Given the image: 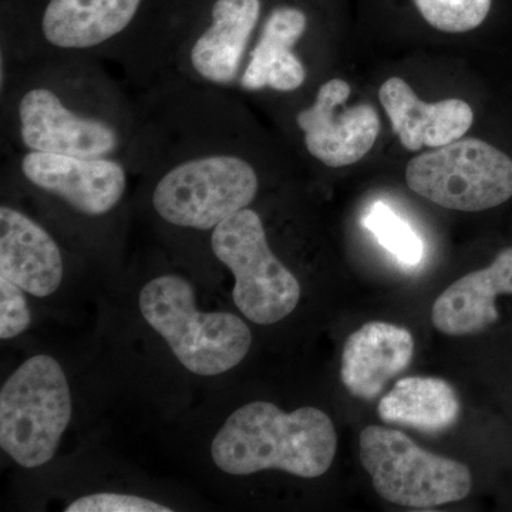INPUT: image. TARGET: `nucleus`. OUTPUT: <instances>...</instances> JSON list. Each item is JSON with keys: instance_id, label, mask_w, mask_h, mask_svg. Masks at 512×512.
Segmentation results:
<instances>
[{"instance_id": "1", "label": "nucleus", "mask_w": 512, "mask_h": 512, "mask_svg": "<svg viewBox=\"0 0 512 512\" xmlns=\"http://www.w3.org/2000/svg\"><path fill=\"white\" fill-rule=\"evenodd\" d=\"M87 57H40L8 96L10 137L23 151L136 163L141 119L84 70Z\"/></svg>"}, {"instance_id": "2", "label": "nucleus", "mask_w": 512, "mask_h": 512, "mask_svg": "<svg viewBox=\"0 0 512 512\" xmlns=\"http://www.w3.org/2000/svg\"><path fill=\"white\" fill-rule=\"evenodd\" d=\"M157 144L140 136L137 164L160 165L151 190L158 217L177 228L214 231L249 208L259 191L255 165L224 146V136H184Z\"/></svg>"}, {"instance_id": "3", "label": "nucleus", "mask_w": 512, "mask_h": 512, "mask_svg": "<svg viewBox=\"0 0 512 512\" xmlns=\"http://www.w3.org/2000/svg\"><path fill=\"white\" fill-rule=\"evenodd\" d=\"M338 434L328 414L316 407L286 413L274 403L254 402L235 410L211 446L215 466L231 476L281 470L302 478L328 473Z\"/></svg>"}, {"instance_id": "4", "label": "nucleus", "mask_w": 512, "mask_h": 512, "mask_svg": "<svg viewBox=\"0 0 512 512\" xmlns=\"http://www.w3.org/2000/svg\"><path fill=\"white\" fill-rule=\"evenodd\" d=\"M140 311L194 375L217 376L238 366L252 345L251 330L234 313L198 311L183 276L163 275L141 289Z\"/></svg>"}, {"instance_id": "5", "label": "nucleus", "mask_w": 512, "mask_h": 512, "mask_svg": "<svg viewBox=\"0 0 512 512\" xmlns=\"http://www.w3.org/2000/svg\"><path fill=\"white\" fill-rule=\"evenodd\" d=\"M72 412V393L60 363L52 356L30 357L0 392L2 450L20 467L49 463Z\"/></svg>"}, {"instance_id": "6", "label": "nucleus", "mask_w": 512, "mask_h": 512, "mask_svg": "<svg viewBox=\"0 0 512 512\" xmlns=\"http://www.w3.org/2000/svg\"><path fill=\"white\" fill-rule=\"evenodd\" d=\"M359 447L376 493L389 503L427 510L464 500L473 487L466 464L424 450L400 430L366 427Z\"/></svg>"}, {"instance_id": "7", "label": "nucleus", "mask_w": 512, "mask_h": 512, "mask_svg": "<svg viewBox=\"0 0 512 512\" xmlns=\"http://www.w3.org/2000/svg\"><path fill=\"white\" fill-rule=\"evenodd\" d=\"M211 248L235 278V305L258 325H274L291 315L301 299V285L269 247L258 212L232 215L211 232Z\"/></svg>"}, {"instance_id": "8", "label": "nucleus", "mask_w": 512, "mask_h": 512, "mask_svg": "<svg viewBox=\"0 0 512 512\" xmlns=\"http://www.w3.org/2000/svg\"><path fill=\"white\" fill-rule=\"evenodd\" d=\"M406 183L447 210H490L512 197V160L480 138H460L414 157Z\"/></svg>"}, {"instance_id": "9", "label": "nucleus", "mask_w": 512, "mask_h": 512, "mask_svg": "<svg viewBox=\"0 0 512 512\" xmlns=\"http://www.w3.org/2000/svg\"><path fill=\"white\" fill-rule=\"evenodd\" d=\"M261 0H214L208 18L165 50L188 83L224 92L238 89L261 19Z\"/></svg>"}, {"instance_id": "10", "label": "nucleus", "mask_w": 512, "mask_h": 512, "mask_svg": "<svg viewBox=\"0 0 512 512\" xmlns=\"http://www.w3.org/2000/svg\"><path fill=\"white\" fill-rule=\"evenodd\" d=\"M144 0H47L37 23L40 57L116 56L143 9Z\"/></svg>"}, {"instance_id": "11", "label": "nucleus", "mask_w": 512, "mask_h": 512, "mask_svg": "<svg viewBox=\"0 0 512 512\" xmlns=\"http://www.w3.org/2000/svg\"><path fill=\"white\" fill-rule=\"evenodd\" d=\"M19 173L36 190L63 201L86 217H103L119 207L128 188L126 161L23 151Z\"/></svg>"}, {"instance_id": "12", "label": "nucleus", "mask_w": 512, "mask_h": 512, "mask_svg": "<svg viewBox=\"0 0 512 512\" xmlns=\"http://www.w3.org/2000/svg\"><path fill=\"white\" fill-rule=\"evenodd\" d=\"M350 86L330 79L319 87L311 106L296 114L303 146L326 167H348L362 160L380 133L377 111L369 104L348 107Z\"/></svg>"}, {"instance_id": "13", "label": "nucleus", "mask_w": 512, "mask_h": 512, "mask_svg": "<svg viewBox=\"0 0 512 512\" xmlns=\"http://www.w3.org/2000/svg\"><path fill=\"white\" fill-rule=\"evenodd\" d=\"M306 30L308 16L302 9L291 5L272 9L249 52L238 89L247 93H293L301 89L308 72L295 49Z\"/></svg>"}, {"instance_id": "14", "label": "nucleus", "mask_w": 512, "mask_h": 512, "mask_svg": "<svg viewBox=\"0 0 512 512\" xmlns=\"http://www.w3.org/2000/svg\"><path fill=\"white\" fill-rule=\"evenodd\" d=\"M0 276L36 298L52 295L63 279L55 238L25 212L0 207Z\"/></svg>"}, {"instance_id": "15", "label": "nucleus", "mask_w": 512, "mask_h": 512, "mask_svg": "<svg viewBox=\"0 0 512 512\" xmlns=\"http://www.w3.org/2000/svg\"><path fill=\"white\" fill-rule=\"evenodd\" d=\"M379 100L394 133L409 151L447 146L463 138L474 123V111L466 101L447 99L426 103L400 77H392L382 84Z\"/></svg>"}, {"instance_id": "16", "label": "nucleus", "mask_w": 512, "mask_h": 512, "mask_svg": "<svg viewBox=\"0 0 512 512\" xmlns=\"http://www.w3.org/2000/svg\"><path fill=\"white\" fill-rule=\"evenodd\" d=\"M414 339L402 326L369 322L346 339L340 377L352 396L373 400L412 363Z\"/></svg>"}, {"instance_id": "17", "label": "nucleus", "mask_w": 512, "mask_h": 512, "mask_svg": "<svg viewBox=\"0 0 512 512\" xmlns=\"http://www.w3.org/2000/svg\"><path fill=\"white\" fill-rule=\"evenodd\" d=\"M501 295H512V247L500 252L487 268L448 286L434 302L431 320L444 335H476L500 318L495 301Z\"/></svg>"}, {"instance_id": "18", "label": "nucleus", "mask_w": 512, "mask_h": 512, "mask_svg": "<svg viewBox=\"0 0 512 512\" xmlns=\"http://www.w3.org/2000/svg\"><path fill=\"white\" fill-rule=\"evenodd\" d=\"M377 412L384 423L439 434L456 424L461 404L446 380L412 376L394 384L380 400Z\"/></svg>"}, {"instance_id": "19", "label": "nucleus", "mask_w": 512, "mask_h": 512, "mask_svg": "<svg viewBox=\"0 0 512 512\" xmlns=\"http://www.w3.org/2000/svg\"><path fill=\"white\" fill-rule=\"evenodd\" d=\"M362 224L403 264L417 265L423 258V242L419 235L383 202L373 205Z\"/></svg>"}, {"instance_id": "20", "label": "nucleus", "mask_w": 512, "mask_h": 512, "mask_svg": "<svg viewBox=\"0 0 512 512\" xmlns=\"http://www.w3.org/2000/svg\"><path fill=\"white\" fill-rule=\"evenodd\" d=\"M420 15L444 33H466L477 29L490 13L493 0H413Z\"/></svg>"}, {"instance_id": "21", "label": "nucleus", "mask_w": 512, "mask_h": 512, "mask_svg": "<svg viewBox=\"0 0 512 512\" xmlns=\"http://www.w3.org/2000/svg\"><path fill=\"white\" fill-rule=\"evenodd\" d=\"M32 322L25 291L0 276V339H13L28 330Z\"/></svg>"}, {"instance_id": "22", "label": "nucleus", "mask_w": 512, "mask_h": 512, "mask_svg": "<svg viewBox=\"0 0 512 512\" xmlns=\"http://www.w3.org/2000/svg\"><path fill=\"white\" fill-rule=\"evenodd\" d=\"M66 512H171L147 498L137 495L100 493L84 495L67 505Z\"/></svg>"}]
</instances>
